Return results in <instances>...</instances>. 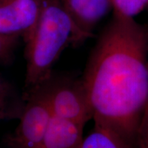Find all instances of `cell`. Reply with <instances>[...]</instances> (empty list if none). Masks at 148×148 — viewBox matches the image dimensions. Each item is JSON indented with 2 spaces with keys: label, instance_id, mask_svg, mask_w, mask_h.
Masks as SVG:
<instances>
[{
  "label": "cell",
  "instance_id": "1",
  "mask_svg": "<svg viewBox=\"0 0 148 148\" xmlns=\"http://www.w3.org/2000/svg\"><path fill=\"white\" fill-rule=\"evenodd\" d=\"M93 120L132 144L148 104V30L114 12L82 78Z\"/></svg>",
  "mask_w": 148,
  "mask_h": 148
},
{
  "label": "cell",
  "instance_id": "2",
  "mask_svg": "<svg viewBox=\"0 0 148 148\" xmlns=\"http://www.w3.org/2000/svg\"><path fill=\"white\" fill-rule=\"evenodd\" d=\"M74 26L62 0H40V11L26 42L25 94L52 78V70L69 44ZM24 94V95H25Z\"/></svg>",
  "mask_w": 148,
  "mask_h": 148
},
{
  "label": "cell",
  "instance_id": "3",
  "mask_svg": "<svg viewBox=\"0 0 148 148\" xmlns=\"http://www.w3.org/2000/svg\"><path fill=\"white\" fill-rule=\"evenodd\" d=\"M52 115L43 86L25 94L19 123L9 142L10 147H40Z\"/></svg>",
  "mask_w": 148,
  "mask_h": 148
},
{
  "label": "cell",
  "instance_id": "4",
  "mask_svg": "<svg viewBox=\"0 0 148 148\" xmlns=\"http://www.w3.org/2000/svg\"><path fill=\"white\" fill-rule=\"evenodd\" d=\"M53 116L86 125L93 119V112L82 79L55 81L52 78L43 85Z\"/></svg>",
  "mask_w": 148,
  "mask_h": 148
},
{
  "label": "cell",
  "instance_id": "5",
  "mask_svg": "<svg viewBox=\"0 0 148 148\" xmlns=\"http://www.w3.org/2000/svg\"><path fill=\"white\" fill-rule=\"evenodd\" d=\"M40 11V0H0V34L22 38L32 32Z\"/></svg>",
  "mask_w": 148,
  "mask_h": 148
},
{
  "label": "cell",
  "instance_id": "6",
  "mask_svg": "<svg viewBox=\"0 0 148 148\" xmlns=\"http://www.w3.org/2000/svg\"><path fill=\"white\" fill-rule=\"evenodd\" d=\"M74 26L73 44L93 36L98 23L112 8L110 0H62Z\"/></svg>",
  "mask_w": 148,
  "mask_h": 148
},
{
  "label": "cell",
  "instance_id": "7",
  "mask_svg": "<svg viewBox=\"0 0 148 148\" xmlns=\"http://www.w3.org/2000/svg\"><path fill=\"white\" fill-rule=\"evenodd\" d=\"M85 125L52 115L40 148H81Z\"/></svg>",
  "mask_w": 148,
  "mask_h": 148
},
{
  "label": "cell",
  "instance_id": "8",
  "mask_svg": "<svg viewBox=\"0 0 148 148\" xmlns=\"http://www.w3.org/2000/svg\"><path fill=\"white\" fill-rule=\"evenodd\" d=\"M94 123L81 148H131L132 144L114 129L98 122Z\"/></svg>",
  "mask_w": 148,
  "mask_h": 148
},
{
  "label": "cell",
  "instance_id": "9",
  "mask_svg": "<svg viewBox=\"0 0 148 148\" xmlns=\"http://www.w3.org/2000/svg\"><path fill=\"white\" fill-rule=\"evenodd\" d=\"M18 106L20 105L12 86L0 74V120L13 114Z\"/></svg>",
  "mask_w": 148,
  "mask_h": 148
},
{
  "label": "cell",
  "instance_id": "10",
  "mask_svg": "<svg viewBox=\"0 0 148 148\" xmlns=\"http://www.w3.org/2000/svg\"><path fill=\"white\" fill-rule=\"evenodd\" d=\"M114 12L134 17L148 5V0H110Z\"/></svg>",
  "mask_w": 148,
  "mask_h": 148
},
{
  "label": "cell",
  "instance_id": "11",
  "mask_svg": "<svg viewBox=\"0 0 148 148\" xmlns=\"http://www.w3.org/2000/svg\"><path fill=\"white\" fill-rule=\"evenodd\" d=\"M20 38L0 34V62L10 58Z\"/></svg>",
  "mask_w": 148,
  "mask_h": 148
},
{
  "label": "cell",
  "instance_id": "12",
  "mask_svg": "<svg viewBox=\"0 0 148 148\" xmlns=\"http://www.w3.org/2000/svg\"><path fill=\"white\" fill-rule=\"evenodd\" d=\"M136 143L138 148H148V104L138 127Z\"/></svg>",
  "mask_w": 148,
  "mask_h": 148
}]
</instances>
